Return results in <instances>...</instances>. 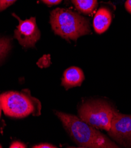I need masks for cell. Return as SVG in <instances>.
<instances>
[{
    "mask_svg": "<svg viewBox=\"0 0 131 148\" xmlns=\"http://www.w3.org/2000/svg\"><path fill=\"white\" fill-rule=\"evenodd\" d=\"M3 111V110L1 109H0V118H1V112Z\"/></svg>",
    "mask_w": 131,
    "mask_h": 148,
    "instance_id": "obj_16",
    "label": "cell"
},
{
    "mask_svg": "<svg viewBox=\"0 0 131 148\" xmlns=\"http://www.w3.org/2000/svg\"><path fill=\"white\" fill-rule=\"evenodd\" d=\"M109 132V136L119 145L131 147V115L114 110Z\"/></svg>",
    "mask_w": 131,
    "mask_h": 148,
    "instance_id": "obj_5",
    "label": "cell"
},
{
    "mask_svg": "<svg viewBox=\"0 0 131 148\" xmlns=\"http://www.w3.org/2000/svg\"><path fill=\"white\" fill-rule=\"evenodd\" d=\"M77 10L87 14H92L97 5V0H71Z\"/></svg>",
    "mask_w": 131,
    "mask_h": 148,
    "instance_id": "obj_9",
    "label": "cell"
},
{
    "mask_svg": "<svg viewBox=\"0 0 131 148\" xmlns=\"http://www.w3.org/2000/svg\"><path fill=\"white\" fill-rule=\"evenodd\" d=\"M2 110L5 115L16 118H23L33 114H41L40 101L31 95L28 89L21 92H7L0 95Z\"/></svg>",
    "mask_w": 131,
    "mask_h": 148,
    "instance_id": "obj_3",
    "label": "cell"
},
{
    "mask_svg": "<svg viewBox=\"0 0 131 148\" xmlns=\"http://www.w3.org/2000/svg\"><path fill=\"white\" fill-rule=\"evenodd\" d=\"M70 137L80 147H118L105 135L80 118L60 112H55Z\"/></svg>",
    "mask_w": 131,
    "mask_h": 148,
    "instance_id": "obj_1",
    "label": "cell"
},
{
    "mask_svg": "<svg viewBox=\"0 0 131 148\" xmlns=\"http://www.w3.org/2000/svg\"><path fill=\"white\" fill-rule=\"evenodd\" d=\"M84 80V75L82 69L78 67H71L64 71L62 85L68 90L72 87L80 86Z\"/></svg>",
    "mask_w": 131,
    "mask_h": 148,
    "instance_id": "obj_7",
    "label": "cell"
},
{
    "mask_svg": "<svg viewBox=\"0 0 131 148\" xmlns=\"http://www.w3.org/2000/svg\"><path fill=\"white\" fill-rule=\"evenodd\" d=\"M11 48L10 39L8 37H0V62L6 57Z\"/></svg>",
    "mask_w": 131,
    "mask_h": 148,
    "instance_id": "obj_10",
    "label": "cell"
},
{
    "mask_svg": "<svg viewBox=\"0 0 131 148\" xmlns=\"http://www.w3.org/2000/svg\"><path fill=\"white\" fill-rule=\"evenodd\" d=\"M17 0H0V12L7 9Z\"/></svg>",
    "mask_w": 131,
    "mask_h": 148,
    "instance_id": "obj_11",
    "label": "cell"
},
{
    "mask_svg": "<svg viewBox=\"0 0 131 148\" xmlns=\"http://www.w3.org/2000/svg\"><path fill=\"white\" fill-rule=\"evenodd\" d=\"M0 109H2V106H1V101H0Z\"/></svg>",
    "mask_w": 131,
    "mask_h": 148,
    "instance_id": "obj_17",
    "label": "cell"
},
{
    "mask_svg": "<svg viewBox=\"0 0 131 148\" xmlns=\"http://www.w3.org/2000/svg\"><path fill=\"white\" fill-rule=\"evenodd\" d=\"M112 21V14L110 11L102 7L96 13L93 19V27L97 34L105 32L109 27Z\"/></svg>",
    "mask_w": 131,
    "mask_h": 148,
    "instance_id": "obj_8",
    "label": "cell"
},
{
    "mask_svg": "<svg viewBox=\"0 0 131 148\" xmlns=\"http://www.w3.org/2000/svg\"><path fill=\"white\" fill-rule=\"evenodd\" d=\"M114 110L108 103L103 101H86L79 108V118L96 129L109 131Z\"/></svg>",
    "mask_w": 131,
    "mask_h": 148,
    "instance_id": "obj_4",
    "label": "cell"
},
{
    "mask_svg": "<svg viewBox=\"0 0 131 148\" xmlns=\"http://www.w3.org/2000/svg\"><path fill=\"white\" fill-rule=\"evenodd\" d=\"M27 146L24 143L19 141L13 142L10 146V148H25Z\"/></svg>",
    "mask_w": 131,
    "mask_h": 148,
    "instance_id": "obj_12",
    "label": "cell"
},
{
    "mask_svg": "<svg viewBox=\"0 0 131 148\" xmlns=\"http://www.w3.org/2000/svg\"><path fill=\"white\" fill-rule=\"evenodd\" d=\"M32 147H33V148H56L57 147L51 144L44 143H40L38 145H36L35 146H33Z\"/></svg>",
    "mask_w": 131,
    "mask_h": 148,
    "instance_id": "obj_13",
    "label": "cell"
},
{
    "mask_svg": "<svg viewBox=\"0 0 131 148\" xmlns=\"http://www.w3.org/2000/svg\"><path fill=\"white\" fill-rule=\"evenodd\" d=\"M12 16L19 22L17 28L14 30V37L23 47H34L41 36L36 18L31 17L30 19L21 20L16 14L13 13Z\"/></svg>",
    "mask_w": 131,
    "mask_h": 148,
    "instance_id": "obj_6",
    "label": "cell"
},
{
    "mask_svg": "<svg viewBox=\"0 0 131 148\" xmlns=\"http://www.w3.org/2000/svg\"><path fill=\"white\" fill-rule=\"evenodd\" d=\"M41 1L48 5H54L60 4L63 0H41Z\"/></svg>",
    "mask_w": 131,
    "mask_h": 148,
    "instance_id": "obj_14",
    "label": "cell"
},
{
    "mask_svg": "<svg viewBox=\"0 0 131 148\" xmlns=\"http://www.w3.org/2000/svg\"><path fill=\"white\" fill-rule=\"evenodd\" d=\"M125 8L128 12L131 14V0H127L125 3Z\"/></svg>",
    "mask_w": 131,
    "mask_h": 148,
    "instance_id": "obj_15",
    "label": "cell"
},
{
    "mask_svg": "<svg viewBox=\"0 0 131 148\" xmlns=\"http://www.w3.org/2000/svg\"><path fill=\"white\" fill-rule=\"evenodd\" d=\"M0 147H1V145H0Z\"/></svg>",
    "mask_w": 131,
    "mask_h": 148,
    "instance_id": "obj_18",
    "label": "cell"
},
{
    "mask_svg": "<svg viewBox=\"0 0 131 148\" xmlns=\"http://www.w3.org/2000/svg\"><path fill=\"white\" fill-rule=\"evenodd\" d=\"M50 24L56 35L69 40L91 33L88 19L70 10L57 8L51 12Z\"/></svg>",
    "mask_w": 131,
    "mask_h": 148,
    "instance_id": "obj_2",
    "label": "cell"
}]
</instances>
